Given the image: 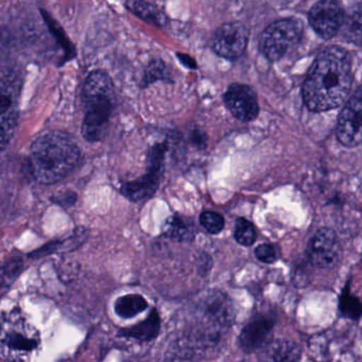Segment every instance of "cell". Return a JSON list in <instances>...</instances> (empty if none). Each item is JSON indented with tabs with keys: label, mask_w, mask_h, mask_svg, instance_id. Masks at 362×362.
Returning a JSON list of instances; mask_svg holds the SVG:
<instances>
[{
	"label": "cell",
	"mask_w": 362,
	"mask_h": 362,
	"mask_svg": "<svg viewBox=\"0 0 362 362\" xmlns=\"http://www.w3.org/2000/svg\"><path fill=\"white\" fill-rule=\"evenodd\" d=\"M351 60L338 46L322 50L309 69L303 86L305 105L313 112H326L340 107L351 92Z\"/></svg>",
	"instance_id": "obj_1"
},
{
	"label": "cell",
	"mask_w": 362,
	"mask_h": 362,
	"mask_svg": "<svg viewBox=\"0 0 362 362\" xmlns=\"http://www.w3.org/2000/svg\"><path fill=\"white\" fill-rule=\"evenodd\" d=\"M80 160L81 151L75 139L60 131L41 135L31 147V173L40 183L62 181L77 168Z\"/></svg>",
	"instance_id": "obj_2"
},
{
	"label": "cell",
	"mask_w": 362,
	"mask_h": 362,
	"mask_svg": "<svg viewBox=\"0 0 362 362\" xmlns=\"http://www.w3.org/2000/svg\"><path fill=\"white\" fill-rule=\"evenodd\" d=\"M82 96L86 107L82 135L86 141L94 143L105 135L115 105V90L111 78L100 71L90 74L84 84Z\"/></svg>",
	"instance_id": "obj_3"
},
{
	"label": "cell",
	"mask_w": 362,
	"mask_h": 362,
	"mask_svg": "<svg viewBox=\"0 0 362 362\" xmlns=\"http://www.w3.org/2000/svg\"><path fill=\"white\" fill-rule=\"evenodd\" d=\"M302 37V24L293 18L277 21L267 27L259 40V50L268 60L279 61Z\"/></svg>",
	"instance_id": "obj_4"
},
{
	"label": "cell",
	"mask_w": 362,
	"mask_h": 362,
	"mask_svg": "<svg viewBox=\"0 0 362 362\" xmlns=\"http://www.w3.org/2000/svg\"><path fill=\"white\" fill-rule=\"evenodd\" d=\"M166 152V143L156 144L151 147L148 153L147 173L134 181L126 182L120 187V192L126 198L139 202L148 200L156 194L164 173Z\"/></svg>",
	"instance_id": "obj_5"
},
{
	"label": "cell",
	"mask_w": 362,
	"mask_h": 362,
	"mask_svg": "<svg viewBox=\"0 0 362 362\" xmlns=\"http://www.w3.org/2000/svg\"><path fill=\"white\" fill-rule=\"evenodd\" d=\"M12 317L8 321L4 320L1 347L3 355L8 359H18L21 355L31 354L39 344V336L33 327H28L24 321Z\"/></svg>",
	"instance_id": "obj_6"
},
{
	"label": "cell",
	"mask_w": 362,
	"mask_h": 362,
	"mask_svg": "<svg viewBox=\"0 0 362 362\" xmlns=\"http://www.w3.org/2000/svg\"><path fill=\"white\" fill-rule=\"evenodd\" d=\"M337 139L347 148H355L362 144V86L345 103L338 118Z\"/></svg>",
	"instance_id": "obj_7"
},
{
	"label": "cell",
	"mask_w": 362,
	"mask_h": 362,
	"mask_svg": "<svg viewBox=\"0 0 362 362\" xmlns=\"http://www.w3.org/2000/svg\"><path fill=\"white\" fill-rule=\"evenodd\" d=\"M309 24L317 35L330 40L344 24V11L337 0H320L308 14Z\"/></svg>",
	"instance_id": "obj_8"
},
{
	"label": "cell",
	"mask_w": 362,
	"mask_h": 362,
	"mask_svg": "<svg viewBox=\"0 0 362 362\" xmlns=\"http://www.w3.org/2000/svg\"><path fill=\"white\" fill-rule=\"evenodd\" d=\"M20 84L16 76L8 74L1 81V126H0V141L1 150L9 145L16 132L18 120V98Z\"/></svg>",
	"instance_id": "obj_9"
},
{
	"label": "cell",
	"mask_w": 362,
	"mask_h": 362,
	"mask_svg": "<svg viewBox=\"0 0 362 362\" xmlns=\"http://www.w3.org/2000/svg\"><path fill=\"white\" fill-rule=\"evenodd\" d=\"M307 254L313 266L332 268L340 262L342 247L336 233L332 228H323L317 230L309 241Z\"/></svg>",
	"instance_id": "obj_10"
},
{
	"label": "cell",
	"mask_w": 362,
	"mask_h": 362,
	"mask_svg": "<svg viewBox=\"0 0 362 362\" xmlns=\"http://www.w3.org/2000/svg\"><path fill=\"white\" fill-rule=\"evenodd\" d=\"M249 33L240 23H228L216 30L213 37L214 50L218 56L235 60L243 56L247 45Z\"/></svg>",
	"instance_id": "obj_11"
},
{
	"label": "cell",
	"mask_w": 362,
	"mask_h": 362,
	"mask_svg": "<svg viewBox=\"0 0 362 362\" xmlns=\"http://www.w3.org/2000/svg\"><path fill=\"white\" fill-rule=\"evenodd\" d=\"M224 103L232 115L240 122H252L259 113L256 93L245 84H232L224 94Z\"/></svg>",
	"instance_id": "obj_12"
},
{
	"label": "cell",
	"mask_w": 362,
	"mask_h": 362,
	"mask_svg": "<svg viewBox=\"0 0 362 362\" xmlns=\"http://www.w3.org/2000/svg\"><path fill=\"white\" fill-rule=\"evenodd\" d=\"M274 321L268 317H258L250 322L239 336V345L245 353L257 351L268 345Z\"/></svg>",
	"instance_id": "obj_13"
},
{
	"label": "cell",
	"mask_w": 362,
	"mask_h": 362,
	"mask_svg": "<svg viewBox=\"0 0 362 362\" xmlns=\"http://www.w3.org/2000/svg\"><path fill=\"white\" fill-rule=\"evenodd\" d=\"M160 329V315L156 309H153L145 321L133 326V327L124 328L119 332V334L122 337L136 339L139 341H150L158 337Z\"/></svg>",
	"instance_id": "obj_14"
},
{
	"label": "cell",
	"mask_w": 362,
	"mask_h": 362,
	"mask_svg": "<svg viewBox=\"0 0 362 362\" xmlns=\"http://www.w3.org/2000/svg\"><path fill=\"white\" fill-rule=\"evenodd\" d=\"M116 313L124 319H130L148 308V302L139 294H127L117 298L114 305Z\"/></svg>",
	"instance_id": "obj_15"
},
{
	"label": "cell",
	"mask_w": 362,
	"mask_h": 362,
	"mask_svg": "<svg viewBox=\"0 0 362 362\" xmlns=\"http://www.w3.org/2000/svg\"><path fill=\"white\" fill-rule=\"evenodd\" d=\"M165 234L175 241H189L194 238V228L192 222L181 216L169 218L164 228Z\"/></svg>",
	"instance_id": "obj_16"
},
{
	"label": "cell",
	"mask_w": 362,
	"mask_h": 362,
	"mask_svg": "<svg viewBox=\"0 0 362 362\" xmlns=\"http://www.w3.org/2000/svg\"><path fill=\"white\" fill-rule=\"evenodd\" d=\"M343 25L345 39L362 47V4L354 8Z\"/></svg>",
	"instance_id": "obj_17"
},
{
	"label": "cell",
	"mask_w": 362,
	"mask_h": 362,
	"mask_svg": "<svg viewBox=\"0 0 362 362\" xmlns=\"http://www.w3.org/2000/svg\"><path fill=\"white\" fill-rule=\"evenodd\" d=\"M235 239L239 245L250 247L256 241L255 228L245 218H238L235 226Z\"/></svg>",
	"instance_id": "obj_18"
},
{
	"label": "cell",
	"mask_w": 362,
	"mask_h": 362,
	"mask_svg": "<svg viewBox=\"0 0 362 362\" xmlns=\"http://www.w3.org/2000/svg\"><path fill=\"white\" fill-rule=\"evenodd\" d=\"M128 6L135 14L141 16L144 20L150 21V22L156 25H160V23H162V14L154 10L153 8L150 7V6L141 3L139 0H129Z\"/></svg>",
	"instance_id": "obj_19"
},
{
	"label": "cell",
	"mask_w": 362,
	"mask_h": 362,
	"mask_svg": "<svg viewBox=\"0 0 362 362\" xmlns=\"http://www.w3.org/2000/svg\"><path fill=\"white\" fill-rule=\"evenodd\" d=\"M23 270V262L21 258H14L6 262L1 272V286L3 288L9 287L21 274Z\"/></svg>",
	"instance_id": "obj_20"
},
{
	"label": "cell",
	"mask_w": 362,
	"mask_h": 362,
	"mask_svg": "<svg viewBox=\"0 0 362 362\" xmlns=\"http://www.w3.org/2000/svg\"><path fill=\"white\" fill-rule=\"evenodd\" d=\"M200 223L211 234H219L224 228V219L219 214L214 211H203L200 216Z\"/></svg>",
	"instance_id": "obj_21"
},
{
	"label": "cell",
	"mask_w": 362,
	"mask_h": 362,
	"mask_svg": "<svg viewBox=\"0 0 362 362\" xmlns=\"http://www.w3.org/2000/svg\"><path fill=\"white\" fill-rule=\"evenodd\" d=\"M270 355L272 360H296L298 358V351L293 345L283 342L271 346Z\"/></svg>",
	"instance_id": "obj_22"
},
{
	"label": "cell",
	"mask_w": 362,
	"mask_h": 362,
	"mask_svg": "<svg viewBox=\"0 0 362 362\" xmlns=\"http://www.w3.org/2000/svg\"><path fill=\"white\" fill-rule=\"evenodd\" d=\"M255 256L264 264H273L277 259L276 250L271 245H258L255 250Z\"/></svg>",
	"instance_id": "obj_23"
},
{
	"label": "cell",
	"mask_w": 362,
	"mask_h": 362,
	"mask_svg": "<svg viewBox=\"0 0 362 362\" xmlns=\"http://www.w3.org/2000/svg\"><path fill=\"white\" fill-rule=\"evenodd\" d=\"M192 141H194L196 145H200L201 147H203L205 144V137L204 134H202V133H199L198 131H194V133H192Z\"/></svg>",
	"instance_id": "obj_24"
}]
</instances>
